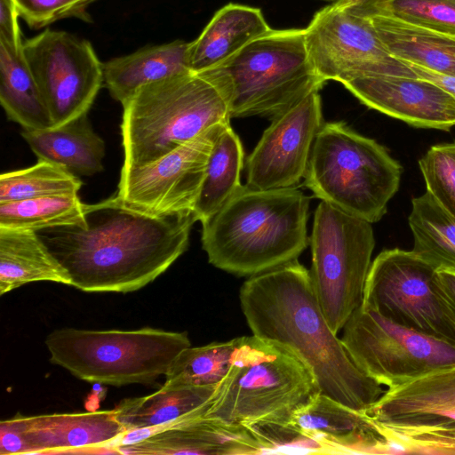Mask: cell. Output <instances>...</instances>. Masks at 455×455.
Masks as SVG:
<instances>
[{"label":"cell","mask_w":455,"mask_h":455,"mask_svg":"<svg viewBox=\"0 0 455 455\" xmlns=\"http://www.w3.org/2000/svg\"><path fill=\"white\" fill-rule=\"evenodd\" d=\"M434 288L444 315L455 332V271L436 270Z\"/></svg>","instance_id":"obj_40"},{"label":"cell","mask_w":455,"mask_h":455,"mask_svg":"<svg viewBox=\"0 0 455 455\" xmlns=\"http://www.w3.org/2000/svg\"><path fill=\"white\" fill-rule=\"evenodd\" d=\"M435 272L412 250H384L371 262L362 305L403 326L455 344V332L434 288Z\"/></svg>","instance_id":"obj_13"},{"label":"cell","mask_w":455,"mask_h":455,"mask_svg":"<svg viewBox=\"0 0 455 455\" xmlns=\"http://www.w3.org/2000/svg\"><path fill=\"white\" fill-rule=\"evenodd\" d=\"M342 330L340 340L355 365L387 388L455 365V344L403 326L362 304Z\"/></svg>","instance_id":"obj_10"},{"label":"cell","mask_w":455,"mask_h":455,"mask_svg":"<svg viewBox=\"0 0 455 455\" xmlns=\"http://www.w3.org/2000/svg\"><path fill=\"white\" fill-rule=\"evenodd\" d=\"M21 136L38 160L57 164L76 177L104 169L105 142L92 129L87 114L57 127L22 129Z\"/></svg>","instance_id":"obj_23"},{"label":"cell","mask_w":455,"mask_h":455,"mask_svg":"<svg viewBox=\"0 0 455 455\" xmlns=\"http://www.w3.org/2000/svg\"><path fill=\"white\" fill-rule=\"evenodd\" d=\"M402 173L376 140L344 122H327L313 144L304 184L315 197L372 224L386 214Z\"/></svg>","instance_id":"obj_6"},{"label":"cell","mask_w":455,"mask_h":455,"mask_svg":"<svg viewBox=\"0 0 455 455\" xmlns=\"http://www.w3.org/2000/svg\"><path fill=\"white\" fill-rule=\"evenodd\" d=\"M217 387L162 386L151 395L124 399L114 410L126 433L143 431L144 438L181 419L203 417Z\"/></svg>","instance_id":"obj_22"},{"label":"cell","mask_w":455,"mask_h":455,"mask_svg":"<svg viewBox=\"0 0 455 455\" xmlns=\"http://www.w3.org/2000/svg\"><path fill=\"white\" fill-rule=\"evenodd\" d=\"M271 119L246 159V185L252 188H292L304 178L313 144L324 123L318 92Z\"/></svg>","instance_id":"obj_15"},{"label":"cell","mask_w":455,"mask_h":455,"mask_svg":"<svg viewBox=\"0 0 455 455\" xmlns=\"http://www.w3.org/2000/svg\"><path fill=\"white\" fill-rule=\"evenodd\" d=\"M239 299L252 334L291 348L313 373L320 393L362 411L385 393L331 331L310 273L297 259L250 276Z\"/></svg>","instance_id":"obj_2"},{"label":"cell","mask_w":455,"mask_h":455,"mask_svg":"<svg viewBox=\"0 0 455 455\" xmlns=\"http://www.w3.org/2000/svg\"><path fill=\"white\" fill-rule=\"evenodd\" d=\"M321 1L331 2L332 4H335L339 0H321Z\"/></svg>","instance_id":"obj_43"},{"label":"cell","mask_w":455,"mask_h":455,"mask_svg":"<svg viewBox=\"0 0 455 455\" xmlns=\"http://www.w3.org/2000/svg\"><path fill=\"white\" fill-rule=\"evenodd\" d=\"M290 423L327 453L393 454L388 441L365 411L320 392L293 413Z\"/></svg>","instance_id":"obj_18"},{"label":"cell","mask_w":455,"mask_h":455,"mask_svg":"<svg viewBox=\"0 0 455 455\" xmlns=\"http://www.w3.org/2000/svg\"><path fill=\"white\" fill-rule=\"evenodd\" d=\"M45 345L50 362L75 377L120 387L151 384L165 376L191 342L187 332L150 327L132 331L62 328L48 334Z\"/></svg>","instance_id":"obj_8"},{"label":"cell","mask_w":455,"mask_h":455,"mask_svg":"<svg viewBox=\"0 0 455 455\" xmlns=\"http://www.w3.org/2000/svg\"><path fill=\"white\" fill-rule=\"evenodd\" d=\"M271 28L259 8L228 4L215 12L199 36L188 43L189 69L200 73L213 68Z\"/></svg>","instance_id":"obj_21"},{"label":"cell","mask_w":455,"mask_h":455,"mask_svg":"<svg viewBox=\"0 0 455 455\" xmlns=\"http://www.w3.org/2000/svg\"><path fill=\"white\" fill-rule=\"evenodd\" d=\"M237 338L189 347L175 359L163 386H212L226 378L231 366Z\"/></svg>","instance_id":"obj_32"},{"label":"cell","mask_w":455,"mask_h":455,"mask_svg":"<svg viewBox=\"0 0 455 455\" xmlns=\"http://www.w3.org/2000/svg\"><path fill=\"white\" fill-rule=\"evenodd\" d=\"M309 241L313 287L331 331L338 334L363 301L375 246L371 223L322 201Z\"/></svg>","instance_id":"obj_9"},{"label":"cell","mask_w":455,"mask_h":455,"mask_svg":"<svg viewBox=\"0 0 455 455\" xmlns=\"http://www.w3.org/2000/svg\"><path fill=\"white\" fill-rule=\"evenodd\" d=\"M412 251L436 270L455 271V216L427 191L411 200Z\"/></svg>","instance_id":"obj_29"},{"label":"cell","mask_w":455,"mask_h":455,"mask_svg":"<svg viewBox=\"0 0 455 455\" xmlns=\"http://www.w3.org/2000/svg\"><path fill=\"white\" fill-rule=\"evenodd\" d=\"M204 73L222 87L231 118H272L325 84L308 59L305 28H271Z\"/></svg>","instance_id":"obj_7"},{"label":"cell","mask_w":455,"mask_h":455,"mask_svg":"<svg viewBox=\"0 0 455 455\" xmlns=\"http://www.w3.org/2000/svg\"><path fill=\"white\" fill-rule=\"evenodd\" d=\"M39 281L71 286L68 271L36 231L0 228V294Z\"/></svg>","instance_id":"obj_25"},{"label":"cell","mask_w":455,"mask_h":455,"mask_svg":"<svg viewBox=\"0 0 455 455\" xmlns=\"http://www.w3.org/2000/svg\"><path fill=\"white\" fill-rule=\"evenodd\" d=\"M384 0H339L335 4L359 15L370 17Z\"/></svg>","instance_id":"obj_42"},{"label":"cell","mask_w":455,"mask_h":455,"mask_svg":"<svg viewBox=\"0 0 455 455\" xmlns=\"http://www.w3.org/2000/svg\"><path fill=\"white\" fill-rule=\"evenodd\" d=\"M84 204L76 196H45L0 204V228L38 231L84 223Z\"/></svg>","instance_id":"obj_30"},{"label":"cell","mask_w":455,"mask_h":455,"mask_svg":"<svg viewBox=\"0 0 455 455\" xmlns=\"http://www.w3.org/2000/svg\"><path fill=\"white\" fill-rule=\"evenodd\" d=\"M19 16L14 0H0V43L17 52L22 51L23 46Z\"/></svg>","instance_id":"obj_38"},{"label":"cell","mask_w":455,"mask_h":455,"mask_svg":"<svg viewBox=\"0 0 455 455\" xmlns=\"http://www.w3.org/2000/svg\"><path fill=\"white\" fill-rule=\"evenodd\" d=\"M122 106V168L152 163L214 124L231 119L225 92L204 72L146 84Z\"/></svg>","instance_id":"obj_4"},{"label":"cell","mask_w":455,"mask_h":455,"mask_svg":"<svg viewBox=\"0 0 455 455\" xmlns=\"http://www.w3.org/2000/svg\"><path fill=\"white\" fill-rule=\"evenodd\" d=\"M22 53L53 127L88 113L104 83L103 64L89 41L45 29L23 42Z\"/></svg>","instance_id":"obj_12"},{"label":"cell","mask_w":455,"mask_h":455,"mask_svg":"<svg viewBox=\"0 0 455 455\" xmlns=\"http://www.w3.org/2000/svg\"><path fill=\"white\" fill-rule=\"evenodd\" d=\"M365 412L377 423L455 424V365L387 388Z\"/></svg>","instance_id":"obj_20"},{"label":"cell","mask_w":455,"mask_h":455,"mask_svg":"<svg viewBox=\"0 0 455 455\" xmlns=\"http://www.w3.org/2000/svg\"><path fill=\"white\" fill-rule=\"evenodd\" d=\"M188 43L175 40L147 46L103 63V76L110 95L122 105L140 87L188 72Z\"/></svg>","instance_id":"obj_24"},{"label":"cell","mask_w":455,"mask_h":455,"mask_svg":"<svg viewBox=\"0 0 455 455\" xmlns=\"http://www.w3.org/2000/svg\"><path fill=\"white\" fill-rule=\"evenodd\" d=\"M309 198L295 187L243 186L202 223V246L215 267L252 276L294 261L308 244Z\"/></svg>","instance_id":"obj_3"},{"label":"cell","mask_w":455,"mask_h":455,"mask_svg":"<svg viewBox=\"0 0 455 455\" xmlns=\"http://www.w3.org/2000/svg\"><path fill=\"white\" fill-rule=\"evenodd\" d=\"M308 59L326 83L366 76L416 77L384 44L368 17L331 4L305 28Z\"/></svg>","instance_id":"obj_11"},{"label":"cell","mask_w":455,"mask_h":455,"mask_svg":"<svg viewBox=\"0 0 455 455\" xmlns=\"http://www.w3.org/2000/svg\"><path fill=\"white\" fill-rule=\"evenodd\" d=\"M407 64V63H406ZM416 77L429 81L455 98V76L438 73L423 67L407 64Z\"/></svg>","instance_id":"obj_41"},{"label":"cell","mask_w":455,"mask_h":455,"mask_svg":"<svg viewBox=\"0 0 455 455\" xmlns=\"http://www.w3.org/2000/svg\"><path fill=\"white\" fill-rule=\"evenodd\" d=\"M0 101L7 117L22 129L53 127L22 51H14L3 43H0Z\"/></svg>","instance_id":"obj_27"},{"label":"cell","mask_w":455,"mask_h":455,"mask_svg":"<svg viewBox=\"0 0 455 455\" xmlns=\"http://www.w3.org/2000/svg\"><path fill=\"white\" fill-rule=\"evenodd\" d=\"M243 149L230 122L220 132L212 149L205 177L194 207L196 221L204 223L242 187Z\"/></svg>","instance_id":"obj_28"},{"label":"cell","mask_w":455,"mask_h":455,"mask_svg":"<svg viewBox=\"0 0 455 455\" xmlns=\"http://www.w3.org/2000/svg\"><path fill=\"white\" fill-rule=\"evenodd\" d=\"M229 122L214 124L152 163L122 168L116 196L128 205L155 215L193 211L214 142Z\"/></svg>","instance_id":"obj_14"},{"label":"cell","mask_w":455,"mask_h":455,"mask_svg":"<svg viewBox=\"0 0 455 455\" xmlns=\"http://www.w3.org/2000/svg\"><path fill=\"white\" fill-rule=\"evenodd\" d=\"M82 187L79 177L62 166L44 160L28 168L0 176V204L45 196H76Z\"/></svg>","instance_id":"obj_31"},{"label":"cell","mask_w":455,"mask_h":455,"mask_svg":"<svg viewBox=\"0 0 455 455\" xmlns=\"http://www.w3.org/2000/svg\"><path fill=\"white\" fill-rule=\"evenodd\" d=\"M388 51L398 60L455 76V36L390 15L368 17Z\"/></svg>","instance_id":"obj_26"},{"label":"cell","mask_w":455,"mask_h":455,"mask_svg":"<svg viewBox=\"0 0 455 455\" xmlns=\"http://www.w3.org/2000/svg\"><path fill=\"white\" fill-rule=\"evenodd\" d=\"M377 425L382 435L395 445L397 454H455V424L427 421Z\"/></svg>","instance_id":"obj_33"},{"label":"cell","mask_w":455,"mask_h":455,"mask_svg":"<svg viewBox=\"0 0 455 455\" xmlns=\"http://www.w3.org/2000/svg\"><path fill=\"white\" fill-rule=\"evenodd\" d=\"M374 14L455 36V0H384Z\"/></svg>","instance_id":"obj_34"},{"label":"cell","mask_w":455,"mask_h":455,"mask_svg":"<svg viewBox=\"0 0 455 455\" xmlns=\"http://www.w3.org/2000/svg\"><path fill=\"white\" fill-rule=\"evenodd\" d=\"M0 454H28L23 430V416H17L1 421Z\"/></svg>","instance_id":"obj_39"},{"label":"cell","mask_w":455,"mask_h":455,"mask_svg":"<svg viewBox=\"0 0 455 455\" xmlns=\"http://www.w3.org/2000/svg\"><path fill=\"white\" fill-rule=\"evenodd\" d=\"M419 166L427 192L455 216V141L430 147Z\"/></svg>","instance_id":"obj_35"},{"label":"cell","mask_w":455,"mask_h":455,"mask_svg":"<svg viewBox=\"0 0 455 455\" xmlns=\"http://www.w3.org/2000/svg\"><path fill=\"white\" fill-rule=\"evenodd\" d=\"M23 430L28 454L113 452L126 434L114 409L23 416Z\"/></svg>","instance_id":"obj_19"},{"label":"cell","mask_w":455,"mask_h":455,"mask_svg":"<svg viewBox=\"0 0 455 455\" xmlns=\"http://www.w3.org/2000/svg\"><path fill=\"white\" fill-rule=\"evenodd\" d=\"M84 223L36 231L66 268L71 286L86 292L138 291L188 249L193 211L155 215L116 195L84 204Z\"/></svg>","instance_id":"obj_1"},{"label":"cell","mask_w":455,"mask_h":455,"mask_svg":"<svg viewBox=\"0 0 455 455\" xmlns=\"http://www.w3.org/2000/svg\"><path fill=\"white\" fill-rule=\"evenodd\" d=\"M20 16L35 28L56 20L76 17L89 21L87 7L95 0H14Z\"/></svg>","instance_id":"obj_37"},{"label":"cell","mask_w":455,"mask_h":455,"mask_svg":"<svg viewBox=\"0 0 455 455\" xmlns=\"http://www.w3.org/2000/svg\"><path fill=\"white\" fill-rule=\"evenodd\" d=\"M259 443L263 453H327L323 445L291 423L257 422L245 425Z\"/></svg>","instance_id":"obj_36"},{"label":"cell","mask_w":455,"mask_h":455,"mask_svg":"<svg viewBox=\"0 0 455 455\" xmlns=\"http://www.w3.org/2000/svg\"><path fill=\"white\" fill-rule=\"evenodd\" d=\"M121 454H262L261 446L251 430L241 424L196 417L170 424L133 443L119 444Z\"/></svg>","instance_id":"obj_17"},{"label":"cell","mask_w":455,"mask_h":455,"mask_svg":"<svg viewBox=\"0 0 455 455\" xmlns=\"http://www.w3.org/2000/svg\"><path fill=\"white\" fill-rule=\"evenodd\" d=\"M317 392L313 373L291 348L253 334L243 336L203 417L243 426L290 423Z\"/></svg>","instance_id":"obj_5"},{"label":"cell","mask_w":455,"mask_h":455,"mask_svg":"<svg viewBox=\"0 0 455 455\" xmlns=\"http://www.w3.org/2000/svg\"><path fill=\"white\" fill-rule=\"evenodd\" d=\"M342 84L363 105L411 126L442 131L455 126V98L429 81L379 76Z\"/></svg>","instance_id":"obj_16"}]
</instances>
